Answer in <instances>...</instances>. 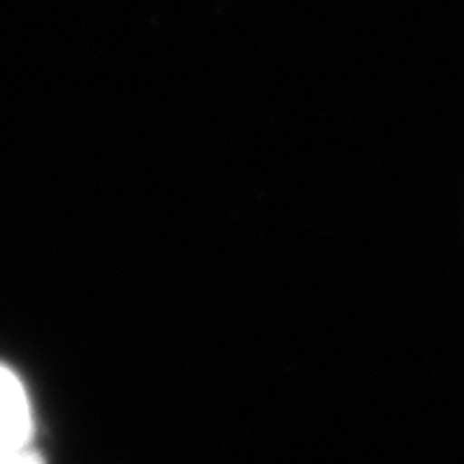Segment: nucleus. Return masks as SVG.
I'll return each instance as SVG.
<instances>
[{
  "instance_id": "f257e3e1",
  "label": "nucleus",
  "mask_w": 464,
  "mask_h": 464,
  "mask_svg": "<svg viewBox=\"0 0 464 464\" xmlns=\"http://www.w3.org/2000/svg\"><path fill=\"white\" fill-rule=\"evenodd\" d=\"M31 404L17 376L0 363V460H33L24 448L31 437Z\"/></svg>"
}]
</instances>
